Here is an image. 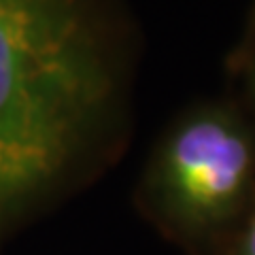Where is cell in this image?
I'll return each mask as SVG.
<instances>
[{
  "mask_svg": "<svg viewBox=\"0 0 255 255\" xmlns=\"http://www.w3.org/2000/svg\"><path fill=\"white\" fill-rule=\"evenodd\" d=\"M119 45L107 0H0V255L105 155Z\"/></svg>",
  "mask_w": 255,
  "mask_h": 255,
  "instance_id": "cell-1",
  "label": "cell"
},
{
  "mask_svg": "<svg viewBox=\"0 0 255 255\" xmlns=\"http://www.w3.org/2000/svg\"><path fill=\"white\" fill-rule=\"evenodd\" d=\"M253 168V142L243 126L223 113H200L166 138L153 166L151 191L170 221L198 232L236 213Z\"/></svg>",
  "mask_w": 255,
  "mask_h": 255,
  "instance_id": "cell-2",
  "label": "cell"
},
{
  "mask_svg": "<svg viewBox=\"0 0 255 255\" xmlns=\"http://www.w3.org/2000/svg\"><path fill=\"white\" fill-rule=\"evenodd\" d=\"M234 255H255V211H253L251 219H249V226L245 228Z\"/></svg>",
  "mask_w": 255,
  "mask_h": 255,
  "instance_id": "cell-3",
  "label": "cell"
}]
</instances>
